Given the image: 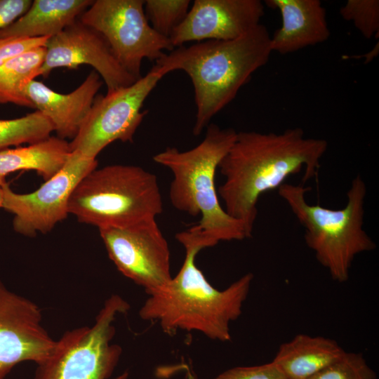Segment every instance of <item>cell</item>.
Returning a JSON list of instances; mask_svg holds the SVG:
<instances>
[{"label":"cell","instance_id":"23","mask_svg":"<svg viewBox=\"0 0 379 379\" xmlns=\"http://www.w3.org/2000/svg\"><path fill=\"white\" fill-rule=\"evenodd\" d=\"M361 353L347 352L308 379H376Z\"/></svg>","mask_w":379,"mask_h":379},{"label":"cell","instance_id":"3","mask_svg":"<svg viewBox=\"0 0 379 379\" xmlns=\"http://www.w3.org/2000/svg\"><path fill=\"white\" fill-rule=\"evenodd\" d=\"M272 53L270 33L260 23L236 39L208 40L175 48L156 65L165 75L182 70L190 78L197 107L192 132L199 135L253 74L265 65Z\"/></svg>","mask_w":379,"mask_h":379},{"label":"cell","instance_id":"9","mask_svg":"<svg viewBox=\"0 0 379 379\" xmlns=\"http://www.w3.org/2000/svg\"><path fill=\"white\" fill-rule=\"evenodd\" d=\"M164 76L155 65L131 86L97 95L77 135L69 142L70 150L96 159L116 140L132 142L147 113L141 110L143 104Z\"/></svg>","mask_w":379,"mask_h":379},{"label":"cell","instance_id":"27","mask_svg":"<svg viewBox=\"0 0 379 379\" xmlns=\"http://www.w3.org/2000/svg\"><path fill=\"white\" fill-rule=\"evenodd\" d=\"M31 0H0V29L23 15L29 8Z\"/></svg>","mask_w":379,"mask_h":379},{"label":"cell","instance_id":"28","mask_svg":"<svg viewBox=\"0 0 379 379\" xmlns=\"http://www.w3.org/2000/svg\"><path fill=\"white\" fill-rule=\"evenodd\" d=\"M2 199H3V193H2V189L0 187V208H1Z\"/></svg>","mask_w":379,"mask_h":379},{"label":"cell","instance_id":"17","mask_svg":"<svg viewBox=\"0 0 379 379\" xmlns=\"http://www.w3.org/2000/svg\"><path fill=\"white\" fill-rule=\"evenodd\" d=\"M91 0H34L27 11L0 29V39L51 37L73 24Z\"/></svg>","mask_w":379,"mask_h":379},{"label":"cell","instance_id":"7","mask_svg":"<svg viewBox=\"0 0 379 379\" xmlns=\"http://www.w3.org/2000/svg\"><path fill=\"white\" fill-rule=\"evenodd\" d=\"M129 308L119 295L109 297L92 326L67 331L55 340L49 355L36 364L33 379H128V371L113 376L122 348L112 340L117 317Z\"/></svg>","mask_w":379,"mask_h":379},{"label":"cell","instance_id":"18","mask_svg":"<svg viewBox=\"0 0 379 379\" xmlns=\"http://www.w3.org/2000/svg\"><path fill=\"white\" fill-rule=\"evenodd\" d=\"M345 352L333 339L302 333L282 343L272 361L286 379H308Z\"/></svg>","mask_w":379,"mask_h":379},{"label":"cell","instance_id":"24","mask_svg":"<svg viewBox=\"0 0 379 379\" xmlns=\"http://www.w3.org/2000/svg\"><path fill=\"white\" fill-rule=\"evenodd\" d=\"M342 18L352 22L366 39L379 32V1L347 0L340 9Z\"/></svg>","mask_w":379,"mask_h":379},{"label":"cell","instance_id":"8","mask_svg":"<svg viewBox=\"0 0 379 379\" xmlns=\"http://www.w3.org/2000/svg\"><path fill=\"white\" fill-rule=\"evenodd\" d=\"M142 0H96L79 21L98 32L120 65L136 80L142 78L144 59L157 61L174 49L170 39L148 22Z\"/></svg>","mask_w":379,"mask_h":379},{"label":"cell","instance_id":"10","mask_svg":"<svg viewBox=\"0 0 379 379\" xmlns=\"http://www.w3.org/2000/svg\"><path fill=\"white\" fill-rule=\"evenodd\" d=\"M97 166L96 159L71 151L62 168L34 192L16 193L8 183L1 187V208L14 215V231L29 237L50 232L69 214L68 206L72 194L79 182Z\"/></svg>","mask_w":379,"mask_h":379},{"label":"cell","instance_id":"26","mask_svg":"<svg viewBox=\"0 0 379 379\" xmlns=\"http://www.w3.org/2000/svg\"><path fill=\"white\" fill-rule=\"evenodd\" d=\"M49 38L0 39V66L13 56L35 48L46 46Z\"/></svg>","mask_w":379,"mask_h":379},{"label":"cell","instance_id":"6","mask_svg":"<svg viewBox=\"0 0 379 379\" xmlns=\"http://www.w3.org/2000/svg\"><path fill=\"white\" fill-rule=\"evenodd\" d=\"M157 176L138 166L95 168L77 185L69 213L100 228L124 227L156 218L163 211Z\"/></svg>","mask_w":379,"mask_h":379},{"label":"cell","instance_id":"11","mask_svg":"<svg viewBox=\"0 0 379 379\" xmlns=\"http://www.w3.org/2000/svg\"><path fill=\"white\" fill-rule=\"evenodd\" d=\"M98 230L117 270L147 294L171 279L169 246L156 218L128 227Z\"/></svg>","mask_w":379,"mask_h":379},{"label":"cell","instance_id":"19","mask_svg":"<svg viewBox=\"0 0 379 379\" xmlns=\"http://www.w3.org/2000/svg\"><path fill=\"white\" fill-rule=\"evenodd\" d=\"M71 152L69 144L58 137L24 147L0 151V187L8 175L21 170L36 171L46 181L64 166Z\"/></svg>","mask_w":379,"mask_h":379},{"label":"cell","instance_id":"13","mask_svg":"<svg viewBox=\"0 0 379 379\" xmlns=\"http://www.w3.org/2000/svg\"><path fill=\"white\" fill-rule=\"evenodd\" d=\"M82 65L94 68L105 84L107 92L137 81L120 65L102 36L77 20L48 39L41 76L48 77L55 68L77 69Z\"/></svg>","mask_w":379,"mask_h":379},{"label":"cell","instance_id":"16","mask_svg":"<svg viewBox=\"0 0 379 379\" xmlns=\"http://www.w3.org/2000/svg\"><path fill=\"white\" fill-rule=\"evenodd\" d=\"M277 9L281 25L270 36L272 52L288 54L326 41L330 36L326 11L319 0H265Z\"/></svg>","mask_w":379,"mask_h":379},{"label":"cell","instance_id":"4","mask_svg":"<svg viewBox=\"0 0 379 379\" xmlns=\"http://www.w3.org/2000/svg\"><path fill=\"white\" fill-rule=\"evenodd\" d=\"M237 133L232 128L209 124L204 139L196 147L186 151L168 147L153 157L155 163L173 174L169 190L172 206L192 216L201 215L198 223L186 231L204 249L220 241L247 239L241 224L221 206L215 184L219 164Z\"/></svg>","mask_w":379,"mask_h":379},{"label":"cell","instance_id":"22","mask_svg":"<svg viewBox=\"0 0 379 379\" xmlns=\"http://www.w3.org/2000/svg\"><path fill=\"white\" fill-rule=\"evenodd\" d=\"M190 4V0H146L144 11L153 29L169 39L185 18Z\"/></svg>","mask_w":379,"mask_h":379},{"label":"cell","instance_id":"20","mask_svg":"<svg viewBox=\"0 0 379 379\" xmlns=\"http://www.w3.org/2000/svg\"><path fill=\"white\" fill-rule=\"evenodd\" d=\"M46 46L13 56L0 66V104L33 107L25 91L28 84L41 76Z\"/></svg>","mask_w":379,"mask_h":379},{"label":"cell","instance_id":"14","mask_svg":"<svg viewBox=\"0 0 379 379\" xmlns=\"http://www.w3.org/2000/svg\"><path fill=\"white\" fill-rule=\"evenodd\" d=\"M260 0H195L169 39L175 48L187 42L238 39L260 22Z\"/></svg>","mask_w":379,"mask_h":379},{"label":"cell","instance_id":"1","mask_svg":"<svg viewBox=\"0 0 379 379\" xmlns=\"http://www.w3.org/2000/svg\"><path fill=\"white\" fill-rule=\"evenodd\" d=\"M328 148L322 138H310L298 127L281 133L240 131L218 168L225 178L217 189L225 212L252 237L258 202L303 170L305 180L314 178Z\"/></svg>","mask_w":379,"mask_h":379},{"label":"cell","instance_id":"12","mask_svg":"<svg viewBox=\"0 0 379 379\" xmlns=\"http://www.w3.org/2000/svg\"><path fill=\"white\" fill-rule=\"evenodd\" d=\"M55 343L43 326L40 307L0 281V379L22 362L40 363Z\"/></svg>","mask_w":379,"mask_h":379},{"label":"cell","instance_id":"5","mask_svg":"<svg viewBox=\"0 0 379 379\" xmlns=\"http://www.w3.org/2000/svg\"><path fill=\"white\" fill-rule=\"evenodd\" d=\"M309 187L284 183L279 197L305 229V241L333 280L349 279L352 262L359 254L373 251L374 241L364 229L367 187L360 175L352 180L343 208H328L306 199Z\"/></svg>","mask_w":379,"mask_h":379},{"label":"cell","instance_id":"25","mask_svg":"<svg viewBox=\"0 0 379 379\" xmlns=\"http://www.w3.org/2000/svg\"><path fill=\"white\" fill-rule=\"evenodd\" d=\"M214 379H286L272 362L250 366H237L227 369Z\"/></svg>","mask_w":379,"mask_h":379},{"label":"cell","instance_id":"2","mask_svg":"<svg viewBox=\"0 0 379 379\" xmlns=\"http://www.w3.org/2000/svg\"><path fill=\"white\" fill-rule=\"evenodd\" d=\"M185 257L179 272L148 293L139 310L145 321L157 323L168 334L196 331L211 340H231L230 324L242 313L253 274L246 273L223 290L213 287L196 264L202 249L182 241Z\"/></svg>","mask_w":379,"mask_h":379},{"label":"cell","instance_id":"15","mask_svg":"<svg viewBox=\"0 0 379 379\" xmlns=\"http://www.w3.org/2000/svg\"><path fill=\"white\" fill-rule=\"evenodd\" d=\"M102 84L100 75L93 70L69 93H58L34 79L28 84L25 94L33 107L50 120L58 138L72 140L87 117Z\"/></svg>","mask_w":379,"mask_h":379},{"label":"cell","instance_id":"21","mask_svg":"<svg viewBox=\"0 0 379 379\" xmlns=\"http://www.w3.org/2000/svg\"><path fill=\"white\" fill-rule=\"evenodd\" d=\"M50 120L39 110L13 119H0V151L22 144L32 145L51 136Z\"/></svg>","mask_w":379,"mask_h":379}]
</instances>
